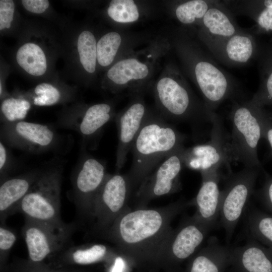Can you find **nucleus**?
I'll list each match as a JSON object with an SVG mask.
<instances>
[{"mask_svg": "<svg viewBox=\"0 0 272 272\" xmlns=\"http://www.w3.org/2000/svg\"><path fill=\"white\" fill-rule=\"evenodd\" d=\"M155 95L165 116L175 121H187L193 125H212L217 114L197 99L177 72L157 82Z\"/></svg>", "mask_w": 272, "mask_h": 272, "instance_id": "nucleus-5", "label": "nucleus"}, {"mask_svg": "<svg viewBox=\"0 0 272 272\" xmlns=\"http://www.w3.org/2000/svg\"><path fill=\"white\" fill-rule=\"evenodd\" d=\"M97 42L94 34L89 30L81 32L77 40V49L80 63L88 73L95 72L97 62Z\"/></svg>", "mask_w": 272, "mask_h": 272, "instance_id": "nucleus-30", "label": "nucleus"}, {"mask_svg": "<svg viewBox=\"0 0 272 272\" xmlns=\"http://www.w3.org/2000/svg\"><path fill=\"white\" fill-rule=\"evenodd\" d=\"M183 147L167 156L142 181L134 192V208H147L153 199L181 189L180 173L184 166Z\"/></svg>", "mask_w": 272, "mask_h": 272, "instance_id": "nucleus-10", "label": "nucleus"}, {"mask_svg": "<svg viewBox=\"0 0 272 272\" xmlns=\"http://www.w3.org/2000/svg\"><path fill=\"white\" fill-rule=\"evenodd\" d=\"M62 166L57 165L42 172L29 192L17 208L16 213L23 214L25 219L64 229L60 217V193Z\"/></svg>", "mask_w": 272, "mask_h": 272, "instance_id": "nucleus-6", "label": "nucleus"}, {"mask_svg": "<svg viewBox=\"0 0 272 272\" xmlns=\"http://www.w3.org/2000/svg\"><path fill=\"white\" fill-rule=\"evenodd\" d=\"M105 164L87 155L81 160L72 177L74 200L82 219L93 221L96 197L107 175Z\"/></svg>", "mask_w": 272, "mask_h": 272, "instance_id": "nucleus-13", "label": "nucleus"}, {"mask_svg": "<svg viewBox=\"0 0 272 272\" xmlns=\"http://www.w3.org/2000/svg\"><path fill=\"white\" fill-rule=\"evenodd\" d=\"M257 58L260 83L250 101L263 108L272 104V46L261 47Z\"/></svg>", "mask_w": 272, "mask_h": 272, "instance_id": "nucleus-26", "label": "nucleus"}, {"mask_svg": "<svg viewBox=\"0 0 272 272\" xmlns=\"http://www.w3.org/2000/svg\"><path fill=\"white\" fill-rule=\"evenodd\" d=\"M182 54L191 77L213 112L224 101L243 98L240 85L209 54L197 46L181 45Z\"/></svg>", "mask_w": 272, "mask_h": 272, "instance_id": "nucleus-3", "label": "nucleus"}, {"mask_svg": "<svg viewBox=\"0 0 272 272\" xmlns=\"http://www.w3.org/2000/svg\"><path fill=\"white\" fill-rule=\"evenodd\" d=\"M222 1L234 15H243L253 20L256 24V32H272V0Z\"/></svg>", "mask_w": 272, "mask_h": 272, "instance_id": "nucleus-23", "label": "nucleus"}, {"mask_svg": "<svg viewBox=\"0 0 272 272\" xmlns=\"http://www.w3.org/2000/svg\"><path fill=\"white\" fill-rule=\"evenodd\" d=\"M199 25V37L209 51L243 30L222 1H214Z\"/></svg>", "mask_w": 272, "mask_h": 272, "instance_id": "nucleus-15", "label": "nucleus"}, {"mask_svg": "<svg viewBox=\"0 0 272 272\" xmlns=\"http://www.w3.org/2000/svg\"><path fill=\"white\" fill-rule=\"evenodd\" d=\"M246 225L251 238L272 250V215L252 209L248 214Z\"/></svg>", "mask_w": 272, "mask_h": 272, "instance_id": "nucleus-28", "label": "nucleus"}, {"mask_svg": "<svg viewBox=\"0 0 272 272\" xmlns=\"http://www.w3.org/2000/svg\"><path fill=\"white\" fill-rule=\"evenodd\" d=\"M17 236L14 231L8 227L5 223L0 226V258L1 265L4 266L11 250L14 245Z\"/></svg>", "mask_w": 272, "mask_h": 272, "instance_id": "nucleus-35", "label": "nucleus"}, {"mask_svg": "<svg viewBox=\"0 0 272 272\" xmlns=\"http://www.w3.org/2000/svg\"><path fill=\"white\" fill-rule=\"evenodd\" d=\"M214 0H191L181 3L176 8L177 20L185 25H199Z\"/></svg>", "mask_w": 272, "mask_h": 272, "instance_id": "nucleus-29", "label": "nucleus"}, {"mask_svg": "<svg viewBox=\"0 0 272 272\" xmlns=\"http://www.w3.org/2000/svg\"><path fill=\"white\" fill-rule=\"evenodd\" d=\"M186 136L158 117H147L132 146V165L126 174L132 192L160 162L184 147Z\"/></svg>", "mask_w": 272, "mask_h": 272, "instance_id": "nucleus-2", "label": "nucleus"}, {"mask_svg": "<svg viewBox=\"0 0 272 272\" xmlns=\"http://www.w3.org/2000/svg\"><path fill=\"white\" fill-rule=\"evenodd\" d=\"M254 193L266 210L272 215V176L267 177L262 187Z\"/></svg>", "mask_w": 272, "mask_h": 272, "instance_id": "nucleus-37", "label": "nucleus"}, {"mask_svg": "<svg viewBox=\"0 0 272 272\" xmlns=\"http://www.w3.org/2000/svg\"><path fill=\"white\" fill-rule=\"evenodd\" d=\"M31 108V103L27 99L9 97L1 104L3 123L23 120Z\"/></svg>", "mask_w": 272, "mask_h": 272, "instance_id": "nucleus-32", "label": "nucleus"}, {"mask_svg": "<svg viewBox=\"0 0 272 272\" xmlns=\"http://www.w3.org/2000/svg\"><path fill=\"white\" fill-rule=\"evenodd\" d=\"M230 266L234 272H272V250L251 238L231 248Z\"/></svg>", "mask_w": 272, "mask_h": 272, "instance_id": "nucleus-19", "label": "nucleus"}, {"mask_svg": "<svg viewBox=\"0 0 272 272\" xmlns=\"http://www.w3.org/2000/svg\"><path fill=\"white\" fill-rule=\"evenodd\" d=\"M41 173L32 172L3 181L0 186L1 223H5L9 216L16 213L20 202Z\"/></svg>", "mask_w": 272, "mask_h": 272, "instance_id": "nucleus-22", "label": "nucleus"}, {"mask_svg": "<svg viewBox=\"0 0 272 272\" xmlns=\"http://www.w3.org/2000/svg\"><path fill=\"white\" fill-rule=\"evenodd\" d=\"M1 137L9 146L36 153L50 150L58 141L51 127L24 120L2 123Z\"/></svg>", "mask_w": 272, "mask_h": 272, "instance_id": "nucleus-14", "label": "nucleus"}, {"mask_svg": "<svg viewBox=\"0 0 272 272\" xmlns=\"http://www.w3.org/2000/svg\"><path fill=\"white\" fill-rule=\"evenodd\" d=\"M231 248L221 245L216 237H211L188 260L186 272H225L231 264Z\"/></svg>", "mask_w": 272, "mask_h": 272, "instance_id": "nucleus-20", "label": "nucleus"}, {"mask_svg": "<svg viewBox=\"0 0 272 272\" xmlns=\"http://www.w3.org/2000/svg\"><path fill=\"white\" fill-rule=\"evenodd\" d=\"M191 206L192 200L181 198L156 208L129 207L100 236L126 258L138 262H156L173 230L172 221Z\"/></svg>", "mask_w": 272, "mask_h": 272, "instance_id": "nucleus-1", "label": "nucleus"}, {"mask_svg": "<svg viewBox=\"0 0 272 272\" xmlns=\"http://www.w3.org/2000/svg\"><path fill=\"white\" fill-rule=\"evenodd\" d=\"M32 102L36 106H51L63 99L61 91L51 84L42 83L37 85L33 91Z\"/></svg>", "mask_w": 272, "mask_h": 272, "instance_id": "nucleus-34", "label": "nucleus"}, {"mask_svg": "<svg viewBox=\"0 0 272 272\" xmlns=\"http://www.w3.org/2000/svg\"><path fill=\"white\" fill-rule=\"evenodd\" d=\"M8 160V152L3 142L1 141L0 142V171L1 176L7 169Z\"/></svg>", "mask_w": 272, "mask_h": 272, "instance_id": "nucleus-40", "label": "nucleus"}, {"mask_svg": "<svg viewBox=\"0 0 272 272\" xmlns=\"http://www.w3.org/2000/svg\"><path fill=\"white\" fill-rule=\"evenodd\" d=\"M21 3L27 11L34 14L43 13L49 6L47 0H23Z\"/></svg>", "mask_w": 272, "mask_h": 272, "instance_id": "nucleus-38", "label": "nucleus"}, {"mask_svg": "<svg viewBox=\"0 0 272 272\" xmlns=\"http://www.w3.org/2000/svg\"><path fill=\"white\" fill-rule=\"evenodd\" d=\"M112 106L106 103L88 107L80 116L65 119L61 124L78 131L86 140L95 138L112 118Z\"/></svg>", "mask_w": 272, "mask_h": 272, "instance_id": "nucleus-21", "label": "nucleus"}, {"mask_svg": "<svg viewBox=\"0 0 272 272\" xmlns=\"http://www.w3.org/2000/svg\"><path fill=\"white\" fill-rule=\"evenodd\" d=\"M149 74L147 64L130 58L121 59L113 65L108 70L107 77L114 86L121 88L131 82L145 79Z\"/></svg>", "mask_w": 272, "mask_h": 272, "instance_id": "nucleus-25", "label": "nucleus"}, {"mask_svg": "<svg viewBox=\"0 0 272 272\" xmlns=\"http://www.w3.org/2000/svg\"><path fill=\"white\" fill-rule=\"evenodd\" d=\"M121 43V36L116 32H110L101 37L97 43L98 63L103 67L110 65L114 59Z\"/></svg>", "mask_w": 272, "mask_h": 272, "instance_id": "nucleus-31", "label": "nucleus"}, {"mask_svg": "<svg viewBox=\"0 0 272 272\" xmlns=\"http://www.w3.org/2000/svg\"><path fill=\"white\" fill-rule=\"evenodd\" d=\"M15 4L12 0L0 1V30L9 29L14 20Z\"/></svg>", "mask_w": 272, "mask_h": 272, "instance_id": "nucleus-36", "label": "nucleus"}, {"mask_svg": "<svg viewBox=\"0 0 272 272\" xmlns=\"http://www.w3.org/2000/svg\"><path fill=\"white\" fill-rule=\"evenodd\" d=\"M72 223L66 228H57L45 224L25 219L22 235L28 252V260L42 263L47 258L52 257L65 247L72 234L77 228Z\"/></svg>", "mask_w": 272, "mask_h": 272, "instance_id": "nucleus-12", "label": "nucleus"}, {"mask_svg": "<svg viewBox=\"0 0 272 272\" xmlns=\"http://www.w3.org/2000/svg\"><path fill=\"white\" fill-rule=\"evenodd\" d=\"M16 59L18 65L33 76H41L46 72L47 59L42 48L33 42L23 44L18 49Z\"/></svg>", "mask_w": 272, "mask_h": 272, "instance_id": "nucleus-27", "label": "nucleus"}, {"mask_svg": "<svg viewBox=\"0 0 272 272\" xmlns=\"http://www.w3.org/2000/svg\"><path fill=\"white\" fill-rule=\"evenodd\" d=\"M114 248L100 243L69 246L53 257L61 263L89 265L110 259L115 254Z\"/></svg>", "mask_w": 272, "mask_h": 272, "instance_id": "nucleus-24", "label": "nucleus"}, {"mask_svg": "<svg viewBox=\"0 0 272 272\" xmlns=\"http://www.w3.org/2000/svg\"><path fill=\"white\" fill-rule=\"evenodd\" d=\"M211 125L210 139L207 143L183 149L182 157L184 166L200 172L219 171L223 166L230 168L232 159L229 136L217 114Z\"/></svg>", "mask_w": 272, "mask_h": 272, "instance_id": "nucleus-11", "label": "nucleus"}, {"mask_svg": "<svg viewBox=\"0 0 272 272\" xmlns=\"http://www.w3.org/2000/svg\"><path fill=\"white\" fill-rule=\"evenodd\" d=\"M215 227L206 224L194 215L183 218L164 244L156 262L177 267L189 260L201 247Z\"/></svg>", "mask_w": 272, "mask_h": 272, "instance_id": "nucleus-8", "label": "nucleus"}, {"mask_svg": "<svg viewBox=\"0 0 272 272\" xmlns=\"http://www.w3.org/2000/svg\"><path fill=\"white\" fill-rule=\"evenodd\" d=\"M21 272H68L62 270H55L50 268L48 266L42 263H32L29 260L24 262L20 267Z\"/></svg>", "mask_w": 272, "mask_h": 272, "instance_id": "nucleus-39", "label": "nucleus"}, {"mask_svg": "<svg viewBox=\"0 0 272 272\" xmlns=\"http://www.w3.org/2000/svg\"><path fill=\"white\" fill-rule=\"evenodd\" d=\"M147 117L146 107L141 101L133 102L117 115L115 118L118 133L115 162L116 172L124 166L127 155Z\"/></svg>", "mask_w": 272, "mask_h": 272, "instance_id": "nucleus-17", "label": "nucleus"}, {"mask_svg": "<svg viewBox=\"0 0 272 272\" xmlns=\"http://www.w3.org/2000/svg\"><path fill=\"white\" fill-rule=\"evenodd\" d=\"M202 182L193 206L196 207L194 215L202 222L215 227L220 216L221 191L219 187V171L200 172Z\"/></svg>", "mask_w": 272, "mask_h": 272, "instance_id": "nucleus-18", "label": "nucleus"}, {"mask_svg": "<svg viewBox=\"0 0 272 272\" xmlns=\"http://www.w3.org/2000/svg\"><path fill=\"white\" fill-rule=\"evenodd\" d=\"M107 14L113 20L121 23L136 21L140 15L138 8L132 0L111 1Z\"/></svg>", "mask_w": 272, "mask_h": 272, "instance_id": "nucleus-33", "label": "nucleus"}, {"mask_svg": "<svg viewBox=\"0 0 272 272\" xmlns=\"http://www.w3.org/2000/svg\"><path fill=\"white\" fill-rule=\"evenodd\" d=\"M229 114L232 131L229 147L233 161H238L244 167L262 169L257 148L263 138L264 123L269 116L262 107L243 98L232 101Z\"/></svg>", "mask_w": 272, "mask_h": 272, "instance_id": "nucleus-4", "label": "nucleus"}, {"mask_svg": "<svg viewBox=\"0 0 272 272\" xmlns=\"http://www.w3.org/2000/svg\"><path fill=\"white\" fill-rule=\"evenodd\" d=\"M263 138L267 140L272 150V121L270 116L266 119L264 124Z\"/></svg>", "mask_w": 272, "mask_h": 272, "instance_id": "nucleus-41", "label": "nucleus"}, {"mask_svg": "<svg viewBox=\"0 0 272 272\" xmlns=\"http://www.w3.org/2000/svg\"><path fill=\"white\" fill-rule=\"evenodd\" d=\"M260 49L254 35L243 29L210 51L224 65L237 67L245 66L257 58Z\"/></svg>", "mask_w": 272, "mask_h": 272, "instance_id": "nucleus-16", "label": "nucleus"}, {"mask_svg": "<svg viewBox=\"0 0 272 272\" xmlns=\"http://www.w3.org/2000/svg\"><path fill=\"white\" fill-rule=\"evenodd\" d=\"M259 170L244 167L237 173L229 172L224 187L221 191L219 218L228 242L254 192Z\"/></svg>", "mask_w": 272, "mask_h": 272, "instance_id": "nucleus-7", "label": "nucleus"}, {"mask_svg": "<svg viewBox=\"0 0 272 272\" xmlns=\"http://www.w3.org/2000/svg\"><path fill=\"white\" fill-rule=\"evenodd\" d=\"M126 174L116 172L107 174L95 199L94 230L101 235L108 230L117 218L128 207L132 193Z\"/></svg>", "mask_w": 272, "mask_h": 272, "instance_id": "nucleus-9", "label": "nucleus"}]
</instances>
